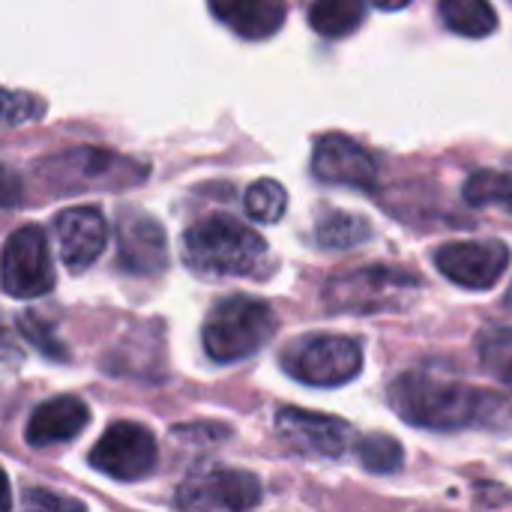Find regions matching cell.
Wrapping results in <instances>:
<instances>
[{
	"label": "cell",
	"mask_w": 512,
	"mask_h": 512,
	"mask_svg": "<svg viewBox=\"0 0 512 512\" xmlns=\"http://www.w3.org/2000/svg\"><path fill=\"white\" fill-rule=\"evenodd\" d=\"M387 393L390 408L417 429L512 432V393L477 390L471 384L432 372L399 375Z\"/></svg>",
	"instance_id": "obj_1"
},
{
	"label": "cell",
	"mask_w": 512,
	"mask_h": 512,
	"mask_svg": "<svg viewBox=\"0 0 512 512\" xmlns=\"http://www.w3.org/2000/svg\"><path fill=\"white\" fill-rule=\"evenodd\" d=\"M264 258V237L228 213L207 216L183 234V264L198 276H255L264 267Z\"/></svg>",
	"instance_id": "obj_2"
},
{
	"label": "cell",
	"mask_w": 512,
	"mask_h": 512,
	"mask_svg": "<svg viewBox=\"0 0 512 512\" xmlns=\"http://www.w3.org/2000/svg\"><path fill=\"white\" fill-rule=\"evenodd\" d=\"M279 330V318L270 303L234 294L219 300L201 330L204 351L216 363H237L261 351Z\"/></svg>",
	"instance_id": "obj_3"
},
{
	"label": "cell",
	"mask_w": 512,
	"mask_h": 512,
	"mask_svg": "<svg viewBox=\"0 0 512 512\" xmlns=\"http://www.w3.org/2000/svg\"><path fill=\"white\" fill-rule=\"evenodd\" d=\"M39 177L45 180L48 192L54 195H75V192H93V189H129L147 180V165L111 150L96 147H78L66 150L63 156L42 159L36 165Z\"/></svg>",
	"instance_id": "obj_4"
},
{
	"label": "cell",
	"mask_w": 512,
	"mask_h": 512,
	"mask_svg": "<svg viewBox=\"0 0 512 512\" xmlns=\"http://www.w3.org/2000/svg\"><path fill=\"white\" fill-rule=\"evenodd\" d=\"M420 288V279L411 270L387 267V264H366L360 270H348L336 276L324 288V300L330 312H393L411 300V291Z\"/></svg>",
	"instance_id": "obj_5"
},
{
	"label": "cell",
	"mask_w": 512,
	"mask_h": 512,
	"mask_svg": "<svg viewBox=\"0 0 512 512\" xmlns=\"http://www.w3.org/2000/svg\"><path fill=\"white\" fill-rule=\"evenodd\" d=\"M285 372L306 387H342L363 369V348L351 336L312 333L288 345L282 354Z\"/></svg>",
	"instance_id": "obj_6"
},
{
	"label": "cell",
	"mask_w": 512,
	"mask_h": 512,
	"mask_svg": "<svg viewBox=\"0 0 512 512\" xmlns=\"http://www.w3.org/2000/svg\"><path fill=\"white\" fill-rule=\"evenodd\" d=\"M156 462H159V447L153 432L129 420L108 426L105 435L90 450V468L120 483H135L150 477L156 471Z\"/></svg>",
	"instance_id": "obj_7"
},
{
	"label": "cell",
	"mask_w": 512,
	"mask_h": 512,
	"mask_svg": "<svg viewBox=\"0 0 512 512\" xmlns=\"http://www.w3.org/2000/svg\"><path fill=\"white\" fill-rule=\"evenodd\" d=\"M261 504V483L237 468H201L177 489V507L189 512H240Z\"/></svg>",
	"instance_id": "obj_8"
},
{
	"label": "cell",
	"mask_w": 512,
	"mask_h": 512,
	"mask_svg": "<svg viewBox=\"0 0 512 512\" xmlns=\"http://www.w3.org/2000/svg\"><path fill=\"white\" fill-rule=\"evenodd\" d=\"M54 288L48 240L39 225H24L3 246V291L15 300L42 297Z\"/></svg>",
	"instance_id": "obj_9"
},
{
	"label": "cell",
	"mask_w": 512,
	"mask_h": 512,
	"mask_svg": "<svg viewBox=\"0 0 512 512\" xmlns=\"http://www.w3.org/2000/svg\"><path fill=\"white\" fill-rule=\"evenodd\" d=\"M435 267L459 288L489 291L510 267V246L501 240H459L435 252Z\"/></svg>",
	"instance_id": "obj_10"
},
{
	"label": "cell",
	"mask_w": 512,
	"mask_h": 512,
	"mask_svg": "<svg viewBox=\"0 0 512 512\" xmlns=\"http://www.w3.org/2000/svg\"><path fill=\"white\" fill-rule=\"evenodd\" d=\"M276 432L294 453L312 459H342L354 435L345 420L303 408H282L276 414Z\"/></svg>",
	"instance_id": "obj_11"
},
{
	"label": "cell",
	"mask_w": 512,
	"mask_h": 512,
	"mask_svg": "<svg viewBox=\"0 0 512 512\" xmlns=\"http://www.w3.org/2000/svg\"><path fill=\"white\" fill-rule=\"evenodd\" d=\"M312 174L330 186H351V189H372L378 180V162L366 147L354 138L330 132L315 141L312 150Z\"/></svg>",
	"instance_id": "obj_12"
},
{
	"label": "cell",
	"mask_w": 512,
	"mask_h": 512,
	"mask_svg": "<svg viewBox=\"0 0 512 512\" xmlns=\"http://www.w3.org/2000/svg\"><path fill=\"white\" fill-rule=\"evenodd\" d=\"M54 234L60 246V261L66 270L81 273L87 270L108 243V225L105 216L96 207H66L54 219Z\"/></svg>",
	"instance_id": "obj_13"
},
{
	"label": "cell",
	"mask_w": 512,
	"mask_h": 512,
	"mask_svg": "<svg viewBox=\"0 0 512 512\" xmlns=\"http://www.w3.org/2000/svg\"><path fill=\"white\" fill-rule=\"evenodd\" d=\"M117 264L132 276H159L168 267V237L147 213H126L117 231Z\"/></svg>",
	"instance_id": "obj_14"
},
{
	"label": "cell",
	"mask_w": 512,
	"mask_h": 512,
	"mask_svg": "<svg viewBox=\"0 0 512 512\" xmlns=\"http://www.w3.org/2000/svg\"><path fill=\"white\" fill-rule=\"evenodd\" d=\"M87 426H90V408L78 396H57L42 402L30 414L24 426V441L33 450H42L78 438Z\"/></svg>",
	"instance_id": "obj_15"
},
{
	"label": "cell",
	"mask_w": 512,
	"mask_h": 512,
	"mask_svg": "<svg viewBox=\"0 0 512 512\" xmlns=\"http://www.w3.org/2000/svg\"><path fill=\"white\" fill-rule=\"evenodd\" d=\"M213 18L243 39H270L282 30L288 6L285 0H207Z\"/></svg>",
	"instance_id": "obj_16"
},
{
	"label": "cell",
	"mask_w": 512,
	"mask_h": 512,
	"mask_svg": "<svg viewBox=\"0 0 512 512\" xmlns=\"http://www.w3.org/2000/svg\"><path fill=\"white\" fill-rule=\"evenodd\" d=\"M441 21L468 39H483L498 30V12L489 0H438Z\"/></svg>",
	"instance_id": "obj_17"
},
{
	"label": "cell",
	"mask_w": 512,
	"mask_h": 512,
	"mask_svg": "<svg viewBox=\"0 0 512 512\" xmlns=\"http://www.w3.org/2000/svg\"><path fill=\"white\" fill-rule=\"evenodd\" d=\"M366 21V0H315L309 24L324 39H345Z\"/></svg>",
	"instance_id": "obj_18"
},
{
	"label": "cell",
	"mask_w": 512,
	"mask_h": 512,
	"mask_svg": "<svg viewBox=\"0 0 512 512\" xmlns=\"http://www.w3.org/2000/svg\"><path fill=\"white\" fill-rule=\"evenodd\" d=\"M372 237V228L363 216L354 213H330L327 219H321L315 240L324 249H357L360 243H366Z\"/></svg>",
	"instance_id": "obj_19"
},
{
	"label": "cell",
	"mask_w": 512,
	"mask_h": 512,
	"mask_svg": "<svg viewBox=\"0 0 512 512\" xmlns=\"http://www.w3.org/2000/svg\"><path fill=\"white\" fill-rule=\"evenodd\" d=\"M477 354L486 372L512 387V327H486L477 336Z\"/></svg>",
	"instance_id": "obj_20"
},
{
	"label": "cell",
	"mask_w": 512,
	"mask_h": 512,
	"mask_svg": "<svg viewBox=\"0 0 512 512\" xmlns=\"http://www.w3.org/2000/svg\"><path fill=\"white\" fill-rule=\"evenodd\" d=\"M471 207H507L512 210V174L507 171H477L462 189Z\"/></svg>",
	"instance_id": "obj_21"
},
{
	"label": "cell",
	"mask_w": 512,
	"mask_h": 512,
	"mask_svg": "<svg viewBox=\"0 0 512 512\" xmlns=\"http://www.w3.org/2000/svg\"><path fill=\"white\" fill-rule=\"evenodd\" d=\"M357 459L369 474H396L405 465V450L390 435H363L357 441Z\"/></svg>",
	"instance_id": "obj_22"
},
{
	"label": "cell",
	"mask_w": 512,
	"mask_h": 512,
	"mask_svg": "<svg viewBox=\"0 0 512 512\" xmlns=\"http://www.w3.org/2000/svg\"><path fill=\"white\" fill-rule=\"evenodd\" d=\"M243 207L246 213L255 219V222H264V225H273L285 216L288 210V192L282 189V183L264 177L258 183H252L243 195Z\"/></svg>",
	"instance_id": "obj_23"
},
{
	"label": "cell",
	"mask_w": 512,
	"mask_h": 512,
	"mask_svg": "<svg viewBox=\"0 0 512 512\" xmlns=\"http://www.w3.org/2000/svg\"><path fill=\"white\" fill-rule=\"evenodd\" d=\"M18 330H21V336H24V339H27L39 354H45L48 360H57V363H66V360H69V354H66L63 342L54 336L51 324H48V321H42L36 312H24V315H18Z\"/></svg>",
	"instance_id": "obj_24"
},
{
	"label": "cell",
	"mask_w": 512,
	"mask_h": 512,
	"mask_svg": "<svg viewBox=\"0 0 512 512\" xmlns=\"http://www.w3.org/2000/svg\"><path fill=\"white\" fill-rule=\"evenodd\" d=\"M45 114V102L33 93H12L6 90L3 96V126L12 129L18 123H30V120H39Z\"/></svg>",
	"instance_id": "obj_25"
},
{
	"label": "cell",
	"mask_w": 512,
	"mask_h": 512,
	"mask_svg": "<svg viewBox=\"0 0 512 512\" xmlns=\"http://www.w3.org/2000/svg\"><path fill=\"white\" fill-rule=\"evenodd\" d=\"M24 507H30V510H84L81 501L60 498V495H54V492H48V489H27Z\"/></svg>",
	"instance_id": "obj_26"
},
{
	"label": "cell",
	"mask_w": 512,
	"mask_h": 512,
	"mask_svg": "<svg viewBox=\"0 0 512 512\" xmlns=\"http://www.w3.org/2000/svg\"><path fill=\"white\" fill-rule=\"evenodd\" d=\"M378 9H384V12H396V9H405L411 0H372Z\"/></svg>",
	"instance_id": "obj_27"
},
{
	"label": "cell",
	"mask_w": 512,
	"mask_h": 512,
	"mask_svg": "<svg viewBox=\"0 0 512 512\" xmlns=\"http://www.w3.org/2000/svg\"><path fill=\"white\" fill-rule=\"evenodd\" d=\"M504 306L512 312V285H510V291H507V297H504Z\"/></svg>",
	"instance_id": "obj_28"
}]
</instances>
